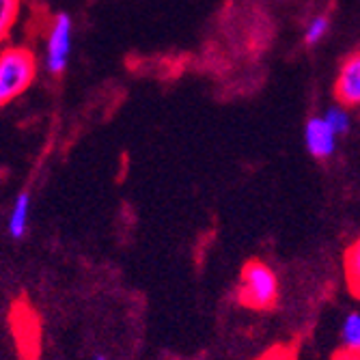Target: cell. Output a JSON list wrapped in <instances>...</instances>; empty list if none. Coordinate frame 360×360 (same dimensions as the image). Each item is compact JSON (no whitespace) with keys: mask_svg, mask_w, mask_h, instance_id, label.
Segmentation results:
<instances>
[{"mask_svg":"<svg viewBox=\"0 0 360 360\" xmlns=\"http://www.w3.org/2000/svg\"><path fill=\"white\" fill-rule=\"evenodd\" d=\"M333 93H335L337 104L343 108L360 106V48L352 50L341 60Z\"/></svg>","mask_w":360,"mask_h":360,"instance_id":"277c9868","label":"cell"},{"mask_svg":"<svg viewBox=\"0 0 360 360\" xmlns=\"http://www.w3.org/2000/svg\"><path fill=\"white\" fill-rule=\"evenodd\" d=\"M22 0H0V39H7L13 24L18 22Z\"/></svg>","mask_w":360,"mask_h":360,"instance_id":"ba28073f","label":"cell"},{"mask_svg":"<svg viewBox=\"0 0 360 360\" xmlns=\"http://www.w3.org/2000/svg\"><path fill=\"white\" fill-rule=\"evenodd\" d=\"M328 26H330V18H328V15H319V18H315V20L307 26L304 44H307V46H315L317 41H321L326 32H328Z\"/></svg>","mask_w":360,"mask_h":360,"instance_id":"8fae6325","label":"cell"},{"mask_svg":"<svg viewBox=\"0 0 360 360\" xmlns=\"http://www.w3.org/2000/svg\"><path fill=\"white\" fill-rule=\"evenodd\" d=\"M337 136L339 134L333 129V125L326 121V117H313L309 119L304 127L307 149L315 160H328L335 153Z\"/></svg>","mask_w":360,"mask_h":360,"instance_id":"5b68a950","label":"cell"},{"mask_svg":"<svg viewBox=\"0 0 360 360\" xmlns=\"http://www.w3.org/2000/svg\"><path fill=\"white\" fill-rule=\"evenodd\" d=\"M28 207H30V194L24 190L15 196L11 214H9V236L13 240H22L26 236L28 226Z\"/></svg>","mask_w":360,"mask_h":360,"instance_id":"52a82bcc","label":"cell"},{"mask_svg":"<svg viewBox=\"0 0 360 360\" xmlns=\"http://www.w3.org/2000/svg\"><path fill=\"white\" fill-rule=\"evenodd\" d=\"M93 360H108V358H106V356H104V354H97V356H95V358H93Z\"/></svg>","mask_w":360,"mask_h":360,"instance_id":"5bb4252c","label":"cell"},{"mask_svg":"<svg viewBox=\"0 0 360 360\" xmlns=\"http://www.w3.org/2000/svg\"><path fill=\"white\" fill-rule=\"evenodd\" d=\"M343 274L349 293L360 300V236L343 252Z\"/></svg>","mask_w":360,"mask_h":360,"instance_id":"8992f818","label":"cell"},{"mask_svg":"<svg viewBox=\"0 0 360 360\" xmlns=\"http://www.w3.org/2000/svg\"><path fill=\"white\" fill-rule=\"evenodd\" d=\"M330 360H360V347H339Z\"/></svg>","mask_w":360,"mask_h":360,"instance_id":"4fadbf2b","label":"cell"},{"mask_svg":"<svg viewBox=\"0 0 360 360\" xmlns=\"http://www.w3.org/2000/svg\"><path fill=\"white\" fill-rule=\"evenodd\" d=\"M37 78V56L26 46H9L0 54V104L7 106Z\"/></svg>","mask_w":360,"mask_h":360,"instance_id":"7a4b0ae2","label":"cell"},{"mask_svg":"<svg viewBox=\"0 0 360 360\" xmlns=\"http://www.w3.org/2000/svg\"><path fill=\"white\" fill-rule=\"evenodd\" d=\"M343 347H360V313H349L341 326Z\"/></svg>","mask_w":360,"mask_h":360,"instance_id":"9c48e42d","label":"cell"},{"mask_svg":"<svg viewBox=\"0 0 360 360\" xmlns=\"http://www.w3.org/2000/svg\"><path fill=\"white\" fill-rule=\"evenodd\" d=\"M238 302L252 311H272L278 302L276 272L261 259H248L238 287Z\"/></svg>","mask_w":360,"mask_h":360,"instance_id":"6da1fadb","label":"cell"},{"mask_svg":"<svg viewBox=\"0 0 360 360\" xmlns=\"http://www.w3.org/2000/svg\"><path fill=\"white\" fill-rule=\"evenodd\" d=\"M257 360H298V345L296 343H278L266 349Z\"/></svg>","mask_w":360,"mask_h":360,"instance_id":"30bf717a","label":"cell"},{"mask_svg":"<svg viewBox=\"0 0 360 360\" xmlns=\"http://www.w3.org/2000/svg\"><path fill=\"white\" fill-rule=\"evenodd\" d=\"M72 52V20L68 13H58L52 20L46 41V65L50 74L63 76L70 63Z\"/></svg>","mask_w":360,"mask_h":360,"instance_id":"3957f363","label":"cell"},{"mask_svg":"<svg viewBox=\"0 0 360 360\" xmlns=\"http://www.w3.org/2000/svg\"><path fill=\"white\" fill-rule=\"evenodd\" d=\"M326 121L333 125V129H335L337 134H345L347 127H349V117H347V112H345L343 106L330 108L328 112H326Z\"/></svg>","mask_w":360,"mask_h":360,"instance_id":"7c38bea8","label":"cell"}]
</instances>
